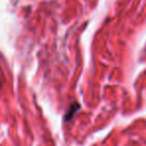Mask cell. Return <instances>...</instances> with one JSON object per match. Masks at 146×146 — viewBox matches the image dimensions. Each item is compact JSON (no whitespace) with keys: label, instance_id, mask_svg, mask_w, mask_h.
Returning <instances> with one entry per match:
<instances>
[{"label":"cell","instance_id":"6da1fadb","mask_svg":"<svg viewBox=\"0 0 146 146\" xmlns=\"http://www.w3.org/2000/svg\"><path fill=\"white\" fill-rule=\"evenodd\" d=\"M78 109H79V105H78L77 103L74 104V105H73V104H72V106H71V107H70V109H69V111L67 112L66 117H65V119H66L67 121H68V120H70V118L72 117V115H73V114H74V112H75L76 110H78Z\"/></svg>","mask_w":146,"mask_h":146}]
</instances>
